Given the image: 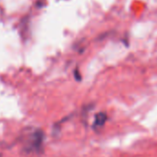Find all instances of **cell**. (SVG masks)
Returning <instances> with one entry per match:
<instances>
[{
	"instance_id": "1",
	"label": "cell",
	"mask_w": 157,
	"mask_h": 157,
	"mask_svg": "<svg viewBox=\"0 0 157 157\" xmlns=\"http://www.w3.org/2000/svg\"><path fill=\"white\" fill-rule=\"evenodd\" d=\"M106 120H107V115L105 112H100L97 115H95L94 121V124H93L94 129L97 130V129L103 128L105 126Z\"/></svg>"
}]
</instances>
